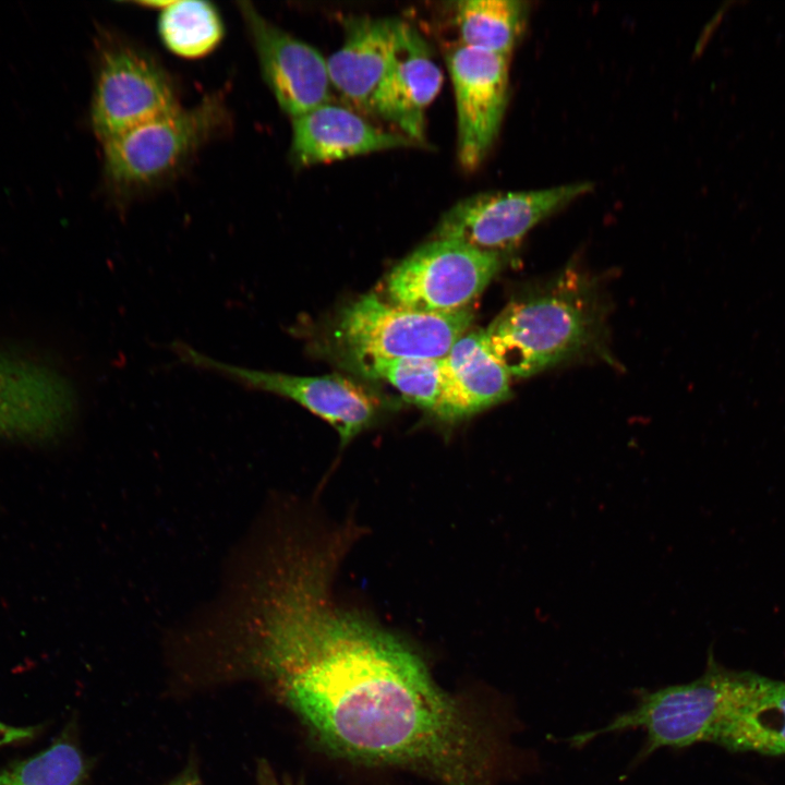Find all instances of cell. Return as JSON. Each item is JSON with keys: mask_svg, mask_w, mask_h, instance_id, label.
<instances>
[{"mask_svg": "<svg viewBox=\"0 0 785 785\" xmlns=\"http://www.w3.org/2000/svg\"><path fill=\"white\" fill-rule=\"evenodd\" d=\"M349 541L289 528L258 542L207 615L208 650L263 679L333 753L444 785H497L511 750L492 723L440 688L399 637L335 603Z\"/></svg>", "mask_w": 785, "mask_h": 785, "instance_id": "obj_1", "label": "cell"}, {"mask_svg": "<svg viewBox=\"0 0 785 785\" xmlns=\"http://www.w3.org/2000/svg\"><path fill=\"white\" fill-rule=\"evenodd\" d=\"M599 326V306L591 290L566 276L511 301L484 334L509 376L527 377L583 350Z\"/></svg>", "mask_w": 785, "mask_h": 785, "instance_id": "obj_2", "label": "cell"}, {"mask_svg": "<svg viewBox=\"0 0 785 785\" xmlns=\"http://www.w3.org/2000/svg\"><path fill=\"white\" fill-rule=\"evenodd\" d=\"M230 114L219 93L191 108L133 126L102 142L104 177L119 198H130L172 180L210 140L227 131Z\"/></svg>", "mask_w": 785, "mask_h": 785, "instance_id": "obj_3", "label": "cell"}, {"mask_svg": "<svg viewBox=\"0 0 785 785\" xmlns=\"http://www.w3.org/2000/svg\"><path fill=\"white\" fill-rule=\"evenodd\" d=\"M472 321L469 307L424 312L370 293L342 309L335 335L354 363L374 359L439 360L470 329Z\"/></svg>", "mask_w": 785, "mask_h": 785, "instance_id": "obj_4", "label": "cell"}, {"mask_svg": "<svg viewBox=\"0 0 785 785\" xmlns=\"http://www.w3.org/2000/svg\"><path fill=\"white\" fill-rule=\"evenodd\" d=\"M503 254L432 238L386 276L385 300L424 312L467 309L500 270Z\"/></svg>", "mask_w": 785, "mask_h": 785, "instance_id": "obj_5", "label": "cell"}, {"mask_svg": "<svg viewBox=\"0 0 785 785\" xmlns=\"http://www.w3.org/2000/svg\"><path fill=\"white\" fill-rule=\"evenodd\" d=\"M179 107L174 82L153 55L121 39L102 44L89 113L101 143Z\"/></svg>", "mask_w": 785, "mask_h": 785, "instance_id": "obj_6", "label": "cell"}, {"mask_svg": "<svg viewBox=\"0 0 785 785\" xmlns=\"http://www.w3.org/2000/svg\"><path fill=\"white\" fill-rule=\"evenodd\" d=\"M592 188L590 182H577L531 191L476 193L447 209L432 238L504 254L540 221Z\"/></svg>", "mask_w": 785, "mask_h": 785, "instance_id": "obj_7", "label": "cell"}, {"mask_svg": "<svg viewBox=\"0 0 785 785\" xmlns=\"http://www.w3.org/2000/svg\"><path fill=\"white\" fill-rule=\"evenodd\" d=\"M171 351L184 364L230 379L250 390L275 394L295 401L328 422L346 445L375 419L376 401L350 379L336 375L298 376L259 371L217 361L192 346L174 340Z\"/></svg>", "mask_w": 785, "mask_h": 785, "instance_id": "obj_8", "label": "cell"}, {"mask_svg": "<svg viewBox=\"0 0 785 785\" xmlns=\"http://www.w3.org/2000/svg\"><path fill=\"white\" fill-rule=\"evenodd\" d=\"M457 112V156L475 170L486 158L500 130L509 97V57L462 45L446 56Z\"/></svg>", "mask_w": 785, "mask_h": 785, "instance_id": "obj_9", "label": "cell"}, {"mask_svg": "<svg viewBox=\"0 0 785 785\" xmlns=\"http://www.w3.org/2000/svg\"><path fill=\"white\" fill-rule=\"evenodd\" d=\"M237 5L263 80L281 110L294 119L331 101L327 58L270 22L251 2L240 1Z\"/></svg>", "mask_w": 785, "mask_h": 785, "instance_id": "obj_10", "label": "cell"}, {"mask_svg": "<svg viewBox=\"0 0 785 785\" xmlns=\"http://www.w3.org/2000/svg\"><path fill=\"white\" fill-rule=\"evenodd\" d=\"M76 398L53 369L0 350V437L46 440L71 423Z\"/></svg>", "mask_w": 785, "mask_h": 785, "instance_id": "obj_11", "label": "cell"}, {"mask_svg": "<svg viewBox=\"0 0 785 785\" xmlns=\"http://www.w3.org/2000/svg\"><path fill=\"white\" fill-rule=\"evenodd\" d=\"M432 52L413 25L398 20L388 68L372 102V114L420 145L425 142V112L443 83Z\"/></svg>", "mask_w": 785, "mask_h": 785, "instance_id": "obj_12", "label": "cell"}, {"mask_svg": "<svg viewBox=\"0 0 785 785\" xmlns=\"http://www.w3.org/2000/svg\"><path fill=\"white\" fill-rule=\"evenodd\" d=\"M713 744L733 751L785 754V681L726 669Z\"/></svg>", "mask_w": 785, "mask_h": 785, "instance_id": "obj_13", "label": "cell"}, {"mask_svg": "<svg viewBox=\"0 0 785 785\" xmlns=\"http://www.w3.org/2000/svg\"><path fill=\"white\" fill-rule=\"evenodd\" d=\"M420 146L400 132L370 122L361 112L329 101L292 119L290 158L298 167Z\"/></svg>", "mask_w": 785, "mask_h": 785, "instance_id": "obj_14", "label": "cell"}, {"mask_svg": "<svg viewBox=\"0 0 785 785\" xmlns=\"http://www.w3.org/2000/svg\"><path fill=\"white\" fill-rule=\"evenodd\" d=\"M510 376L486 342L484 330H468L442 359V389L434 414L467 419L510 396Z\"/></svg>", "mask_w": 785, "mask_h": 785, "instance_id": "obj_15", "label": "cell"}, {"mask_svg": "<svg viewBox=\"0 0 785 785\" xmlns=\"http://www.w3.org/2000/svg\"><path fill=\"white\" fill-rule=\"evenodd\" d=\"M398 19L351 16L341 47L327 58L333 90L348 107L372 114L375 93L388 68Z\"/></svg>", "mask_w": 785, "mask_h": 785, "instance_id": "obj_16", "label": "cell"}, {"mask_svg": "<svg viewBox=\"0 0 785 785\" xmlns=\"http://www.w3.org/2000/svg\"><path fill=\"white\" fill-rule=\"evenodd\" d=\"M529 3L521 0H461L454 19L460 45L509 57L523 34Z\"/></svg>", "mask_w": 785, "mask_h": 785, "instance_id": "obj_17", "label": "cell"}, {"mask_svg": "<svg viewBox=\"0 0 785 785\" xmlns=\"http://www.w3.org/2000/svg\"><path fill=\"white\" fill-rule=\"evenodd\" d=\"M157 32L171 53L200 59L217 49L225 36L219 10L204 0L161 1Z\"/></svg>", "mask_w": 785, "mask_h": 785, "instance_id": "obj_18", "label": "cell"}, {"mask_svg": "<svg viewBox=\"0 0 785 785\" xmlns=\"http://www.w3.org/2000/svg\"><path fill=\"white\" fill-rule=\"evenodd\" d=\"M88 765L69 733L40 752L0 769V785H82Z\"/></svg>", "mask_w": 785, "mask_h": 785, "instance_id": "obj_19", "label": "cell"}, {"mask_svg": "<svg viewBox=\"0 0 785 785\" xmlns=\"http://www.w3.org/2000/svg\"><path fill=\"white\" fill-rule=\"evenodd\" d=\"M354 364L365 375L390 384L408 401L435 412L442 389V359H374Z\"/></svg>", "mask_w": 785, "mask_h": 785, "instance_id": "obj_20", "label": "cell"}, {"mask_svg": "<svg viewBox=\"0 0 785 785\" xmlns=\"http://www.w3.org/2000/svg\"><path fill=\"white\" fill-rule=\"evenodd\" d=\"M38 732L34 726H12L0 722V747L33 738Z\"/></svg>", "mask_w": 785, "mask_h": 785, "instance_id": "obj_21", "label": "cell"}, {"mask_svg": "<svg viewBox=\"0 0 785 785\" xmlns=\"http://www.w3.org/2000/svg\"><path fill=\"white\" fill-rule=\"evenodd\" d=\"M257 778L259 785H292L288 782L280 781L265 762H261L258 765Z\"/></svg>", "mask_w": 785, "mask_h": 785, "instance_id": "obj_22", "label": "cell"}, {"mask_svg": "<svg viewBox=\"0 0 785 785\" xmlns=\"http://www.w3.org/2000/svg\"><path fill=\"white\" fill-rule=\"evenodd\" d=\"M169 785H202L196 771L188 768L179 777Z\"/></svg>", "mask_w": 785, "mask_h": 785, "instance_id": "obj_23", "label": "cell"}]
</instances>
